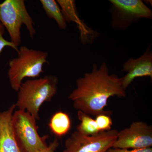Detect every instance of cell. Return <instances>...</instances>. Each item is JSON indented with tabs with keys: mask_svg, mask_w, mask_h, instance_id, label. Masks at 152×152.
<instances>
[{
	"mask_svg": "<svg viewBox=\"0 0 152 152\" xmlns=\"http://www.w3.org/2000/svg\"><path fill=\"white\" fill-rule=\"evenodd\" d=\"M12 126L14 137L21 152H36L48 147V136L41 137L36 120L28 112L18 110L13 114Z\"/></svg>",
	"mask_w": 152,
	"mask_h": 152,
	"instance_id": "obj_5",
	"label": "cell"
},
{
	"mask_svg": "<svg viewBox=\"0 0 152 152\" xmlns=\"http://www.w3.org/2000/svg\"><path fill=\"white\" fill-rule=\"evenodd\" d=\"M112 113L101 114L96 116L95 120L99 132L111 130L113 121L110 117Z\"/></svg>",
	"mask_w": 152,
	"mask_h": 152,
	"instance_id": "obj_15",
	"label": "cell"
},
{
	"mask_svg": "<svg viewBox=\"0 0 152 152\" xmlns=\"http://www.w3.org/2000/svg\"><path fill=\"white\" fill-rule=\"evenodd\" d=\"M0 23L7 30L11 42L17 47L21 43L22 25L26 27L31 37H34L36 33L33 19L23 0H5L1 3Z\"/></svg>",
	"mask_w": 152,
	"mask_h": 152,
	"instance_id": "obj_4",
	"label": "cell"
},
{
	"mask_svg": "<svg viewBox=\"0 0 152 152\" xmlns=\"http://www.w3.org/2000/svg\"><path fill=\"white\" fill-rule=\"evenodd\" d=\"M59 145V143L57 139H56L53 142L50 143L47 148L38 151L36 152H55L57 148Z\"/></svg>",
	"mask_w": 152,
	"mask_h": 152,
	"instance_id": "obj_18",
	"label": "cell"
},
{
	"mask_svg": "<svg viewBox=\"0 0 152 152\" xmlns=\"http://www.w3.org/2000/svg\"><path fill=\"white\" fill-rule=\"evenodd\" d=\"M18 57L9 63L8 77L12 88L18 91L23 80L35 78L43 72L44 64L48 63L47 52L22 46L18 52Z\"/></svg>",
	"mask_w": 152,
	"mask_h": 152,
	"instance_id": "obj_3",
	"label": "cell"
},
{
	"mask_svg": "<svg viewBox=\"0 0 152 152\" xmlns=\"http://www.w3.org/2000/svg\"><path fill=\"white\" fill-rule=\"evenodd\" d=\"M118 131L111 129L86 136L76 131L66 139L63 152H107L116 140Z\"/></svg>",
	"mask_w": 152,
	"mask_h": 152,
	"instance_id": "obj_7",
	"label": "cell"
},
{
	"mask_svg": "<svg viewBox=\"0 0 152 152\" xmlns=\"http://www.w3.org/2000/svg\"><path fill=\"white\" fill-rule=\"evenodd\" d=\"M5 33V28L2 24L0 23V54L2 53L3 50L5 47H9L12 48L18 53L19 49L15 46L12 42L7 40L4 37V35Z\"/></svg>",
	"mask_w": 152,
	"mask_h": 152,
	"instance_id": "obj_16",
	"label": "cell"
},
{
	"mask_svg": "<svg viewBox=\"0 0 152 152\" xmlns=\"http://www.w3.org/2000/svg\"><path fill=\"white\" fill-rule=\"evenodd\" d=\"M152 127L146 123L134 122L130 126L118 132L113 148L139 149L151 148Z\"/></svg>",
	"mask_w": 152,
	"mask_h": 152,
	"instance_id": "obj_8",
	"label": "cell"
},
{
	"mask_svg": "<svg viewBox=\"0 0 152 152\" xmlns=\"http://www.w3.org/2000/svg\"><path fill=\"white\" fill-rule=\"evenodd\" d=\"M111 26L124 30L142 18L152 19V12L140 0H110Z\"/></svg>",
	"mask_w": 152,
	"mask_h": 152,
	"instance_id": "obj_6",
	"label": "cell"
},
{
	"mask_svg": "<svg viewBox=\"0 0 152 152\" xmlns=\"http://www.w3.org/2000/svg\"><path fill=\"white\" fill-rule=\"evenodd\" d=\"M40 2L47 16L56 21L60 29H66L67 28L66 22L58 3L54 0H40Z\"/></svg>",
	"mask_w": 152,
	"mask_h": 152,
	"instance_id": "obj_12",
	"label": "cell"
},
{
	"mask_svg": "<svg viewBox=\"0 0 152 152\" xmlns=\"http://www.w3.org/2000/svg\"><path fill=\"white\" fill-rule=\"evenodd\" d=\"M57 2L61 7L62 13L66 23L74 22L78 25L79 29L81 31H84L83 29L86 30L84 24L81 21L78 16L75 1L58 0Z\"/></svg>",
	"mask_w": 152,
	"mask_h": 152,
	"instance_id": "obj_13",
	"label": "cell"
},
{
	"mask_svg": "<svg viewBox=\"0 0 152 152\" xmlns=\"http://www.w3.org/2000/svg\"><path fill=\"white\" fill-rule=\"evenodd\" d=\"M76 86L69 99L72 101L75 109L89 115L111 113L104 110L109 99L111 97L123 98L126 96L122 78L115 74H110L105 62L102 63L99 68L97 64H94L91 72L78 79Z\"/></svg>",
	"mask_w": 152,
	"mask_h": 152,
	"instance_id": "obj_1",
	"label": "cell"
},
{
	"mask_svg": "<svg viewBox=\"0 0 152 152\" xmlns=\"http://www.w3.org/2000/svg\"><path fill=\"white\" fill-rule=\"evenodd\" d=\"M15 104L7 111L0 112V152H21L14 137L12 119Z\"/></svg>",
	"mask_w": 152,
	"mask_h": 152,
	"instance_id": "obj_10",
	"label": "cell"
},
{
	"mask_svg": "<svg viewBox=\"0 0 152 152\" xmlns=\"http://www.w3.org/2000/svg\"><path fill=\"white\" fill-rule=\"evenodd\" d=\"M49 126L52 132L56 136L62 137L67 134L70 129V118L69 115L65 113L57 112L52 116Z\"/></svg>",
	"mask_w": 152,
	"mask_h": 152,
	"instance_id": "obj_11",
	"label": "cell"
},
{
	"mask_svg": "<svg viewBox=\"0 0 152 152\" xmlns=\"http://www.w3.org/2000/svg\"><path fill=\"white\" fill-rule=\"evenodd\" d=\"M107 152H152V148H148L130 150L112 148L109 149Z\"/></svg>",
	"mask_w": 152,
	"mask_h": 152,
	"instance_id": "obj_17",
	"label": "cell"
},
{
	"mask_svg": "<svg viewBox=\"0 0 152 152\" xmlns=\"http://www.w3.org/2000/svg\"><path fill=\"white\" fill-rule=\"evenodd\" d=\"M123 71L127 74L122 78L125 90L136 78L149 77L152 78V52L150 48L141 56L137 59L130 58L124 63Z\"/></svg>",
	"mask_w": 152,
	"mask_h": 152,
	"instance_id": "obj_9",
	"label": "cell"
},
{
	"mask_svg": "<svg viewBox=\"0 0 152 152\" xmlns=\"http://www.w3.org/2000/svg\"><path fill=\"white\" fill-rule=\"evenodd\" d=\"M58 83L56 76L47 75L22 83L18 91L16 107L28 112L36 120H39L41 106L45 102L51 100L56 94Z\"/></svg>",
	"mask_w": 152,
	"mask_h": 152,
	"instance_id": "obj_2",
	"label": "cell"
},
{
	"mask_svg": "<svg viewBox=\"0 0 152 152\" xmlns=\"http://www.w3.org/2000/svg\"><path fill=\"white\" fill-rule=\"evenodd\" d=\"M78 118L80 123L77 126L76 131L86 136H93L97 134L100 132L95 119L89 115L80 111H78Z\"/></svg>",
	"mask_w": 152,
	"mask_h": 152,
	"instance_id": "obj_14",
	"label": "cell"
}]
</instances>
